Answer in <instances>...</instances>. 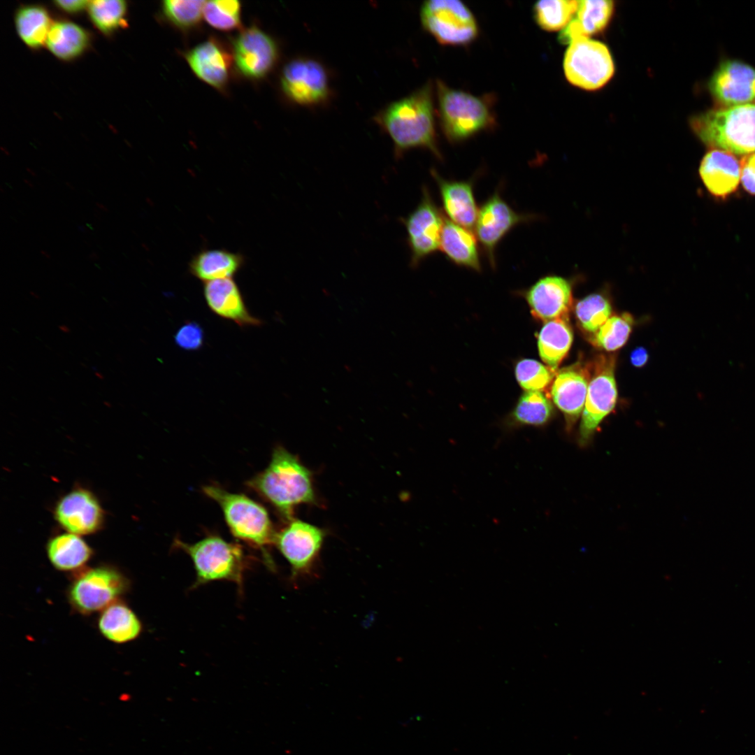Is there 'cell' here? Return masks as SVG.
I'll return each mask as SVG.
<instances>
[{
	"label": "cell",
	"instance_id": "6da1fadb",
	"mask_svg": "<svg viewBox=\"0 0 755 755\" xmlns=\"http://www.w3.org/2000/svg\"><path fill=\"white\" fill-rule=\"evenodd\" d=\"M431 92L430 85H426L391 103L376 116L377 122L393 142L396 157L413 148H424L442 160L436 137Z\"/></svg>",
	"mask_w": 755,
	"mask_h": 755
},
{
	"label": "cell",
	"instance_id": "7a4b0ae2",
	"mask_svg": "<svg viewBox=\"0 0 755 755\" xmlns=\"http://www.w3.org/2000/svg\"><path fill=\"white\" fill-rule=\"evenodd\" d=\"M288 522L294 509L316 503L312 471L285 448L274 449L268 466L248 481Z\"/></svg>",
	"mask_w": 755,
	"mask_h": 755
},
{
	"label": "cell",
	"instance_id": "3957f363",
	"mask_svg": "<svg viewBox=\"0 0 755 755\" xmlns=\"http://www.w3.org/2000/svg\"><path fill=\"white\" fill-rule=\"evenodd\" d=\"M689 125L712 149L733 154L755 152V101L696 114L689 119Z\"/></svg>",
	"mask_w": 755,
	"mask_h": 755
},
{
	"label": "cell",
	"instance_id": "277c9868",
	"mask_svg": "<svg viewBox=\"0 0 755 755\" xmlns=\"http://www.w3.org/2000/svg\"><path fill=\"white\" fill-rule=\"evenodd\" d=\"M175 544L193 562L196 576L193 588L213 581L228 580L242 589L247 563L239 545L216 535L206 537L193 544L179 540Z\"/></svg>",
	"mask_w": 755,
	"mask_h": 755
},
{
	"label": "cell",
	"instance_id": "5b68a950",
	"mask_svg": "<svg viewBox=\"0 0 755 755\" xmlns=\"http://www.w3.org/2000/svg\"><path fill=\"white\" fill-rule=\"evenodd\" d=\"M203 493L220 506L225 521L237 538L263 551L273 544L275 532L266 508L249 497L207 485Z\"/></svg>",
	"mask_w": 755,
	"mask_h": 755
},
{
	"label": "cell",
	"instance_id": "8992f818",
	"mask_svg": "<svg viewBox=\"0 0 755 755\" xmlns=\"http://www.w3.org/2000/svg\"><path fill=\"white\" fill-rule=\"evenodd\" d=\"M438 98L442 127L452 143L467 140L492 123L489 106L480 97L438 82Z\"/></svg>",
	"mask_w": 755,
	"mask_h": 755
},
{
	"label": "cell",
	"instance_id": "52a82bcc",
	"mask_svg": "<svg viewBox=\"0 0 755 755\" xmlns=\"http://www.w3.org/2000/svg\"><path fill=\"white\" fill-rule=\"evenodd\" d=\"M129 587L128 578L117 568L101 565L77 572L68 589V599L82 614L101 612L119 601Z\"/></svg>",
	"mask_w": 755,
	"mask_h": 755
},
{
	"label": "cell",
	"instance_id": "ba28073f",
	"mask_svg": "<svg viewBox=\"0 0 755 755\" xmlns=\"http://www.w3.org/2000/svg\"><path fill=\"white\" fill-rule=\"evenodd\" d=\"M566 51L563 70L572 85L586 90L603 87L613 76L614 61L603 43L580 37L572 41Z\"/></svg>",
	"mask_w": 755,
	"mask_h": 755
},
{
	"label": "cell",
	"instance_id": "9c48e42d",
	"mask_svg": "<svg viewBox=\"0 0 755 755\" xmlns=\"http://www.w3.org/2000/svg\"><path fill=\"white\" fill-rule=\"evenodd\" d=\"M325 537L322 528L294 518L275 532L273 544L289 563L293 583L314 575Z\"/></svg>",
	"mask_w": 755,
	"mask_h": 755
},
{
	"label": "cell",
	"instance_id": "30bf717a",
	"mask_svg": "<svg viewBox=\"0 0 755 755\" xmlns=\"http://www.w3.org/2000/svg\"><path fill=\"white\" fill-rule=\"evenodd\" d=\"M502 185L481 204L475 224L476 237L492 268H496V252L503 239L517 226L538 218L536 214L514 210L501 196Z\"/></svg>",
	"mask_w": 755,
	"mask_h": 755
},
{
	"label": "cell",
	"instance_id": "8fae6325",
	"mask_svg": "<svg viewBox=\"0 0 755 755\" xmlns=\"http://www.w3.org/2000/svg\"><path fill=\"white\" fill-rule=\"evenodd\" d=\"M420 16L424 29L443 45H466L477 35L473 15L460 1H427L421 8Z\"/></svg>",
	"mask_w": 755,
	"mask_h": 755
},
{
	"label": "cell",
	"instance_id": "7c38bea8",
	"mask_svg": "<svg viewBox=\"0 0 755 755\" xmlns=\"http://www.w3.org/2000/svg\"><path fill=\"white\" fill-rule=\"evenodd\" d=\"M445 220L429 189L423 185L417 206L406 217L401 218L406 231L411 267L417 268L426 258L440 250Z\"/></svg>",
	"mask_w": 755,
	"mask_h": 755
},
{
	"label": "cell",
	"instance_id": "4fadbf2b",
	"mask_svg": "<svg viewBox=\"0 0 755 755\" xmlns=\"http://www.w3.org/2000/svg\"><path fill=\"white\" fill-rule=\"evenodd\" d=\"M614 368V359L610 357H602L596 363L580 426L578 443L581 447L589 445L602 420L616 404L617 389Z\"/></svg>",
	"mask_w": 755,
	"mask_h": 755
},
{
	"label": "cell",
	"instance_id": "5bb4252c",
	"mask_svg": "<svg viewBox=\"0 0 755 755\" xmlns=\"http://www.w3.org/2000/svg\"><path fill=\"white\" fill-rule=\"evenodd\" d=\"M53 516L66 532L80 536L101 530L106 519L99 498L82 487H76L59 498L53 508Z\"/></svg>",
	"mask_w": 755,
	"mask_h": 755
},
{
	"label": "cell",
	"instance_id": "9a60e30c",
	"mask_svg": "<svg viewBox=\"0 0 755 755\" xmlns=\"http://www.w3.org/2000/svg\"><path fill=\"white\" fill-rule=\"evenodd\" d=\"M281 86L286 96L301 105L323 102L329 96L326 72L318 62L310 59H296L284 67Z\"/></svg>",
	"mask_w": 755,
	"mask_h": 755
},
{
	"label": "cell",
	"instance_id": "2e32d148",
	"mask_svg": "<svg viewBox=\"0 0 755 755\" xmlns=\"http://www.w3.org/2000/svg\"><path fill=\"white\" fill-rule=\"evenodd\" d=\"M708 89L723 106L755 101V69L738 60L724 61L710 77Z\"/></svg>",
	"mask_w": 755,
	"mask_h": 755
},
{
	"label": "cell",
	"instance_id": "e0dca14e",
	"mask_svg": "<svg viewBox=\"0 0 755 755\" xmlns=\"http://www.w3.org/2000/svg\"><path fill=\"white\" fill-rule=\"evenodd\" d=\"M278 48L273 38L260 29L252 27L243 31L233 43V59L245 77L259 79L273 68Z\"/></svg>",
	"mask_w": 755,
	"mask_h": 755
},
{
	"label": "cell",
	"instance_id": "ac0fdd59",
	"mask_svg": "<svg viewBox=\"0 0 755 755\" xmlns=\"http://www.w3.org/2000/svg\"><path fill=\"white\" fill-rule=\"evenodd\" d=\"M481 173L479 172L468 180H454L446 179L434 168L431 169V175L438 186L443 211L449 220L468 229L475 226L479 208L474 187Z\"/></svg>",
	"mask_w": 755,
	"mask_h": 755
},
{
	"label": "cell",
	"instance_id": "d6986e66",
	"mask_svg": "<svg viewBox=\"0 0 755 755\" xmlns=\"http://www.w3.org/2000/svg\"><path fill=\"white\" fill-rule=\"evenodd\" d=\"M533 315L542 321L566 319L572 303V289L565 278L554 275L540 278L525 292Z\"/></svg>",
	"mask_w": 755,
	"mask_h": 755
},
{
	"label": "cell",
	"instance_id": "ffe728a7",
	"mask_svg": "<svg viewBox=\"0 0 755 755\" xmlns=\"http://www.w3.org/2000/svg\"><path fill=\"white\" fill-rule=\"evenodd\" d=\"M203 295L210 310L223 319L240 326H259L261 323L248 311L238 285L231 278L206 282Z\"/></svg>",
	"mask_w": 755,
	"mask_h": 755
},
{
	"label": "cell",
	"instance_id": "44dd1931",
	"mask_svg": "<svg viewBox=\"0 0 755 755\" xmlns=\"http://www.w3.org/2000/svg\"><path fill=\"white\" fill-rule=\"evenodd\" d=\"M699 175L707 190L714 196L726 199L738 189L740 162L731 153L712 149L699 166Z\"/></svg>",
	"mask_w": 755,
	"mask_h": 755
},
{
	"label": "cell",
	"instance_id": "7402d4cb",
	"mask_svg": "<svg viewBox=\"0 0 755 755\" xmlns=\"http://www.w3.org/2000/svg\"><path fill=\"white\" fill-rule=\"evenodd\" d=\"M589 375L580 367L561 371L551 387L554 403L564 414L568 426H573L584 409L589 385Z\"/></svg>",
	"mask_w": 755,
	"mask_h": 755
},
{
	"label": "cell",
	"instance_id": "603a6c76",
	"mask_svg": "<svg viewBox=\"0 0 755 755\" xmlns=\"http://www.w3.org/2000/svg\"><path fill=\"white\" fill-rule=\"evenodd\" d=\"M186 59L195 75L213 87L223 88L228 82L231 57L215 40L199 44L186 55Z\"/></svg>",
	"mask_w": 755,
	"mask_h": 755
},
{
	"label": "cell",
	"instance_id": "cb8c5ba5",
	"mask_svg": "<svg viewBox=\"0 0 755 755\" xmlns=\"http://www.w3.org/2000/svg\"><path fill=\"white\" fill-rule=\"evenodd\" d=\"M478 240L468 228L445 219L440 250L450 262L475 272H481Z\"/></svg>",
	"mask_w": 755,
	"mask_h": 755
},
{
	"label": "cell",
	"instance_id": "d4e9b609",
	"mask_svg": "<svg viewBox=\"0 0 755 755\" xmlns=\"http://www.w3.org/2000/svg\"><path fill=\"white\" fill-rule=\"evenodd\" d=\"M45 548L52 566L63 572L81 570L94 554L81 536L69 532L51 537Z\"/></svg>",
	"mask_w": 755,
	"mask_h": 755
},
{
	"label": "cell",
	"instance_id": "484cf974",
	"mask_svg": "<svg viewBox=\"0 0 755 755\" xmlns=\"http://www.w3.org/2000/svg\"><path fill=\"white\" fill-rule=\"evenodd\" d=\"M98 628L108 640L124 644L136 639L142 632L143 626L134 610L119 600L101 612Z\"/></svg>",
	"mask_w": 755,
	"mask_h": 755
},
{
	"label": "cell",
	"instance_id": "4316f807",
	"mask_svg": "<svg viewBox=\"0 0 755 755\" xmlns=\"http://www.w3.org/2000/svg\"><path fill=\"white\" fill-rule=\"evenodd\" d=\"M243 263L241 255L225 250H206L196 254L189 263L191 274L208 282L231 278Z\"/></svg>",
	"mask_w": 755,
	"mask_h": 755
},
{
	"label": "cell",
	"instance_id": "83f0119b",
	"mask_svg": "<svg viewBox=\"0 0 755 755\" xmlns=\"http://www.w3.org/2000/svg\"><path fill=\"white\" fill-rule=\"evenodd\" d=\"M89 39L88 32L83 27L71 21L62 20L53 22L45 45L58 59L70 61L83 54L89 46Z\"/></svg>",
	"mask_w": 755,
	"mask_h": 755
},
{
	"label": "cell",
	"instance_id": "f1b7e54d",
	"mask_svg": "<svg viewBox=\"0 0 755 755\" xmlns=\"http://www.w3.org/2000/svg\"><path fill=\"white\" fill-rule=\"evenodd\" d=\"M52 24L48 10L41 5L22 6L15 15L17 35L27 46L34 50L46 43Z\"/></svg>",
	"mask_w": 755,
	"mask_h": 755
},
{
	"label": "cell",
	"instance_id": "f546056e",
	"mask_svg": "<svg viewBox=\"0 0 755 755\" xmlns=\"http://www.w3.org/2000/svg\"><path fill=\"white\" fill-rule=\"evenodd\" d=\"M573 338L566 319L547 322L538 337L539 354L551 369L558 367L570 348Z\"/></svg>",
	"mask_w": 755,
	"mask_h": 755
},
{
	"label": "cell",
	"instance_id": "4dcf8cb0",
	"mask_svg": "<svg viewBox=\"0 0 755 755\" xmlns=\"http://www.w3.org/2000/svg\"><path fill=\"white\" fill-rule=\"evenodd\" d=\"M553 406L547 397L539 391H527L519 398L508 419V426H542L553 415Z\"/></svg>",
	"mask_w": 755,
	"mask_h": 755
},
{
	"label": "cell",
	"instance_id": "1f68e13d",
	"mask_svg": "<svg viewBox=\"0 0 755 755\" xmlns=\"http://www.w3.org/2000/svg\"><path fill=\"white\" fill-rule=\"evenodd\" d=\"M614 9V3L609 0L578 1L573 20L584 36L602 32L608 25Z\"/></svg>",
	"mask_w": 755,
	"mask_h": 755
},
{
	"label": "cell",
	"instance_id": "d6a6232c",
	"mask_svg": "<svg viewBox=\"0 0 755 755\" xmlns=\"http://www.w3.org/2000/svg\"><path fill=\"white\" fill-rule=\"evenodd\" d=\"M87 10L94 26L106 35L127 25V3L125 1H89Z\"/></svg>",
	"mask_w": 755,
	"mask_h": 755
},
{
	"label": "cell",
	"instance_id": "836d02e7",
	"mask_svg": "<svg viewBox=\"0 0 755 755\" xmlns=\"http://www.w3.org/2000/svg\"><path fill=\"white\" fill-rule=\"evenodd\" d=\"M578 1L543 0L535 3L533 13L536 22L547 31L563 29L574 18Z\"/></svg>",
	"mask_w": 755,
	"mask_h": 755
},
{
	"label": "cell",
	"instance_id": "e575fe53",
	"mask_svg": "<svg viewBox=\"0 0 755 755\" xmlns=\"http://www.w3.org/2000/svg\"><path fill=\"white\" fill-rule=\"evenodd\" d=\"M612 312L606 298L598 294H590L575 306V315L581 326L590 333H596L608 319Z\"/></svg>",
	"mask_w": 755,
	"mask_h": 755
},
{
	"label": "cell",
	"instance_id": "d590c367",
	"mask_svg": "<svg viewBox=\"0 0 755 755\" xmlns=\"http://www.w3.org/2000/svg\"><path fill=\"white\" fill-rule=\"evenodd\" d=\"M632 323L633 318L628 313L609 317L596 333L594 344L606 351L621 347L629 337Z\"/></svg>",
	"mask_w": 755,
	"mask_h": 755
},
{
	"label": "cell",
	"instance_id": "8d00e7d4",
	"mask_svg": "<svg viewBox=\"0 0 755 755\" xmlns=\"http://www.w3.org/2000/svg\"><path fill=\"white\" fill-rule=\"evenodd\" d=\"M240 11L241 5L238 1H208L203 7V17L213 27L229 31L240 26Z\"/></svg>",
	"mask_w": 755,
	"mask_h": 755
},
{
	"label": "cell",
	"instance_id": "74e56055",
	"mask_svg": "<svg viewBox=\"0 0 755 755\" xmlns=\"http://www.w3.org/2000/svg\"><path fill=\"white\" fill-rule=\"evenodd\" d=\"M205 1L166 0L162 2L165 17L182 29L195 27L203 16Z\"/></svg>",
	"mask_w": 755,
	"mask_h": 755
},
{
	"label": "cell",
	"instance_id": "f35d334b",
	"mask_svg": "<svg viewBox=\"0 0 755 755\" xmlns=\"http://www.w3.org/2000/svg\"><path fill=\"white\" fill-rule=\"evenodd\" d=\"M552 370L534 359H525L517 364L515 376L524 389L540 391L552 381Z\"/></svg>",
	"mask_w": 755,
	"mask_h": 755
},
{
	"label": "cell",
	"instance_id": "ab89813d",
	"mask_svg": "<svg viewBox=\"0 0 755 755\" xmlns=\"http://www.w3.org/2000/svg\"><path fill=\"white\" fill-rule=\"evenodd\" d=\"M176 345L186 351H196L203 345L204 332L200 324L188 322L182 324L174 335Z\"/></svg>",
	"mask_w": 755,
	"mask_h": 755
},
{
	"label": "cell",
	"instance_id": "60d3db41",
	"mask_svg": "<svg viewBox=\"0 0 755 755\" xmlns=\"http://www.w3.org/2000/svg\"><path fill=\"white\" fill-rule=\"evenodd\" d=\"M740 162V181L749 194L755 196V152L746 155Z\"/></svg>",
	"mask_w": 755,
	"mask_h": 755
},
{
	"label": "cell",
	"instance_id": "b9f144b4",
	"mask_svg": "<svg viewBox=\"0 0 755 755\" xmlns=\"http://www.w3.org/2000/svg\"><path fill=\"white\" fill-rule=\"evenodd\" d=\"M55 6L60 10L69 14H78L84 10H87L89 1L73 0V1H55Z\"/></svg>",
	"mask_w": 755,
	"mask_h": 755
},
{
	"label": "cell",
	"instance_id": "7bdbcfd3",
	"mask_svg": "<svg viewBox=\"0 0 755 755\" xmlns=\"http://www.w3.org/2000/svg\"><path fill=\"white\" fill-rule=\"evenodd\" d=\"M630 359L634 366L642 367L648 360L647 351L644 347H637L631 352Z\"/></svg>",
	"mask_w": 755,
	"mask_h": 755
},
{
	"label": "cell",
	"instance_id": "ee69618b",
	"mask_svg": "<svg viewBox=\"0 0 755 755\" xmlns=\"http://www.w3.org/2000/svg\"><path fill=\"white\" fill-rule=\"evenodd\" d=\"M96 206H98V207H99V208H101V210H104V211H106V212H108V208H106V206H105L104 205H103L102 203H98V202H96Z\"/></svg>",
	"mask_w": 755,
	"mask_h": 755
},
{
	"label": "cell",
	"instance_id": "f6af8a7d",
	"mask_svg": "<svg viewBox=\"0 0 755 755\" xmlns=\"http://www.w3.org/2000/svg\"><path fill=\"white\" fill-rule=\"evenodd\" d=\"M89 257H91L92 259H99V256H98V255L96 254V253H95V252H92V254H90V256H89Z\"/></svg>",
	"mask_w": 755,
	"mask_h": 755
},
{
	"label": "cell",
	"instance_id": "bcb514c9",
	"mask_svg": "<svg viewBox=\"0 0 755 755\" xmlns=\"http://www.w3.org/2000/svg\"><path fill=\"white\" fill-rule=\"evenodd\" d=\"M23 180H24V182H25L26 184H27V185H28V186H29L30 187H34V185H32V184H31V182H29V180H27V179H23Z\"/></svg>",
	"mask_w": 755,
	"mask_h": 755
},
{
	"label": "cell",
	"instance_id": "7dc6e473",
	"mask_svg": "<svg viewBox=\"0 0 755 755\" xmlns=\"http://www.w3.org/2000/svg\"><path fill=\"white\" fill-rule=\"evenodd\" d=\"M41 254H42L43 255L45 256V257H47V258H48V259H49V258H50V255H49V254H48L47 252H45V251H43V250H41Z\"/></svg>",
	"mask_w": 755,
	"mask_h": 755
},
{
	"label": "cell",
	"instance_id": "c3c4849f",
	"mask_svg": "<svg viewBox=\"0 0 755 755\" xmlns=\"http://www.w3.org/2000/svg\"><path fill=\"white\" fill-rule=\"evenodd\" d=\"M66 185H67V186H68V187H69L70 189H75V188H74V187H73V185H71V183H69V182H66Z\"/></svg>",
	"mask_w": 755,
	"mask_h": 755
},
{
	"label": "cell",
	"instance_id": "681fc988",
	"mask_svg": "<svg viewBox=\"0 0 755 755\" xmlns=\"http://www.w3.org/2000/svg\"><path fill=\"white\" fill-rule=\"evenodd\" d=\"M91 369H92V371H94V372H96V371H97V369H98V368H97V366H91Z\"/></svg>",
	"mask_w": 755,
	"mask_h": 755
},
{
	"label": "cell",
	"instance_id": "f907efd6",
	"mask_svg": "<svg viewBox=\"0 0 755 755\" xmlns=\"http://www.w3.org/2000/svg\"><path fill=\"white\" fill-rule=\"evenodd\" d=\"M27 171H29V172L30 173V174H31V175H33V176H36V173H35L34 172L31 171L30 169L27 168Z\"/></svg>",
	"mask_w": 755,
	"mask_h": 755
},
{
	"label": "cell",
	"instance_id": "816d5d0a",
	"mask_svg": "<svg viewBox=\"0 0 755 755\" xmlns=\"http://www.w3.org/2000/svg\"><path fill=\"white\" fill-rule=\"evenodd\" d=\"M78 229L82 232H84L85 231V228L82 226H78Z\"/></svg>",
	"mask_w": 755,
	"mask_h": 755
}]
</instances>
